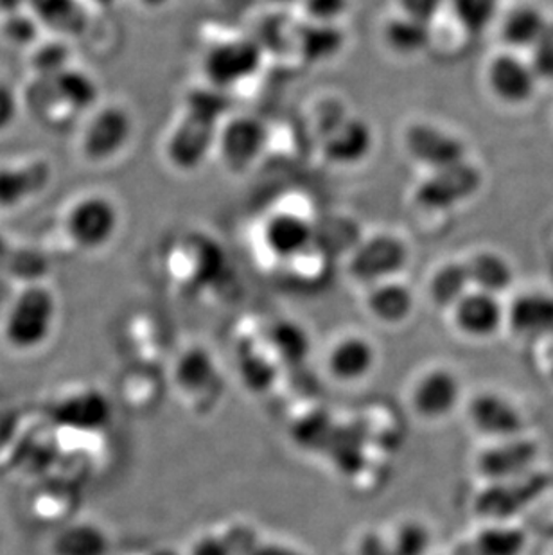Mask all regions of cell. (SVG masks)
<instances>
[{
	"label": "cell",
	"mask_w": 553,
	"mask_h": 555,
	"mask_svg": "<svg viewBox=\"0 0 553 555\" xmlns=\"http://www.w3.org/2000/svg\"><path fill=\"white\" fill-rule=\"evenodd\" d=\"M530 51H532L530 65L538 79L553 81V21L549 22L538 43Z\"/></svg>",
	"instance_id": "40"
},
{
	"label": "cell",
	"mask_w": 553,
	"mask_h": 555,
	"mask_svg": "<svg viewBox=\"0 0 553 555\" xmlns=\"http://www.w3.org/2000/svg\"><path fill=\"white\" fill-rule=\"evenodd\" d=\"M252 555H303L300 552L292 551L282 545H259Z\"/></svg>",
	"instance_id": "47"
},
{
	"label": "cell",
	"mask_w": 553,
	"mask_h": 555,
	"mask_svg": "<svg viewBox=\"0 0 553 555\" xmlns=\"http://www.w3.org/2000/svg\"><path fill=\"white\" fill-rule=\"evenodd\" d=\"M456 330L473 340H489L506 322V311L497 295L471 289L453 309Z\"/></svg>",
	"instance_id": "16"
},
{
	"label": "cell",
	"mask_w": 553,
	"mask_h": 555,
	"mask_svg": "<svg viewBox=\"0 0 553 555\" xmlns=\"http://www.w3.org/2000/svg\"><path fill=\"white\" fill-rule=\"evenodd\" d=\"M46 83H48L46 87L49 89L51 100L57 106L74 112V114L92 111L100 100L98 81L83 68L70 65L62 73L56 74L54 78L48 79Z\"/></svg>",
	"instance_id": "22"
},
{
	"label": "cell",
	"mask_w": 553,
	"mask_h": 555,
	"mask_svg": "<svg viewBox=\"0 0 553 555\" xmlns=\"http://www.w3.org/2000/svg\"><path fill=\"white\" fill-rule=\"evenodd\" d=\"M54 169L48 158L0 166V209L15 210L48 191Z\"/></svg>",
	"instance_id": "15"
},
{
	"label": "cell",
	"mask_w": 553,
	"mask_h": 555,
	"mask_svg": "<svg viewBox=\"0 0 553 555\" xmlns=\"http://www.w3.org/2000/svg\"><path fill=\"white\" fill-rule=\"evenodd\" d=\"M377 365L376 347L365 336L350 335L334 344L327 357L331 376L342 383L365 379Z\"/></svg>",
	"instance_id": "21"
},
{
	"label": "cell",
	"mask_w": 553,
	"mask_h": 555,
	"mask_svg": "<svg viewBox=\"0 0 553 555\" xmlns=\"http://www.w3.org/2000/svg\"><path fill=\"white\" fill-rule=\"evenodd\" d=\"M11 251H13V245L0 234V270L4 272L8 259H10Z\"/></svg>",
	"instance_id": "49"
},
{
	"label": "cell",
	"mask_w": 553,
	"mask_h": 555,
	"mask_svg": "<svg viewBox=\"0 0 553 555\" xmlns=\"http://www.w3.org/2000/svg\"><path fill=\"white\" fill-rule=\"evenodd\" d=\"M390 541L396 555H429L434 535L423 521L408 519L397 527Z\"/></svg>",
	"instance_id": "36"
},
{
	"label": "cell",
	"mask_w": 553,
	"mask_h": 555,
	"mask_svg": "<svg viewBox=\"0 0 553 555\" xmlns=\"http://www.w3.org/2000/svg\"><path fill=\"white\" fill-rule=\"evenodd\" d=\"M467 420L476 434L484 435L491 442L514 439L525 435L527 428L522 409L511 398L492 390L473 396L467 404Z\"/></svg>",
	"instance_id": "10"
},
{
	"label": "cell",
	"mask_w": 553,
	"mask_h": 555,
	"mask_svg": "<svg viewBox=\"0 0 553 555\" xmlns=\"http://www.w3.org/2000/svg\"><path fill=\"white\" fill-rule=\"evenodd\" d=\"M120 227V210L114 199L103 194H89L68 209L65 232L74 247L98 251L108 247Z\"/></svg>",
	"instance_id": "3"
},
{
	"label": "cell",
	"mask_w": 553,
	"mask_h": 555,
	"mask_svg": "<svg viewBox=\"0 0 553 555\" xmlns=\"http://www.w3.org/2000/svg\"><path fill=\"white\" fill-rule=\"evenodd\" d=\"M549 22L536 5H517L501 22L500 35L509 48L532 49Z\"/></svg>",
	"instance_id": "29"
},
{
	"label": "cell",
	"mask_w": 553,
	"mask_h": 555,
	"mask_svg": "<svg viewBox=\"0 0 553 555\" xmlns=\"http://www.w3.org/2000/svg\"><path fill=\"white\" fill-rule=\"evenodd\" d=\"M230 5H234V8H252V5H275V8H287V5H300L303 0H227Z\"/></svg>",
	"instance_id": "46"
},
{
	"label": "cell",
	"mask_w": 553,
	"mask_h": 555,
	"mask_svg": "<svg viewBox=\"0 0 553 555\" xmlns=\"http://www.w3.org/2000/svg\"><path fill=\"white\" fill-rule=\"evenodd\" d=\"M26 10L40 27L60 37H81L89 27L81 0H26Z\"/></svg>",
	"instance_id": "24"
},
{
	"label": "cell",
	"mask_w": 553,
	"mask_h": 555,
	"mask_svg": "<svg viewBox=\"0 0 553 555\" xmlns=\"http://www.w3.org/2000/svg\"><path fill=\"white\" fill-rule=\"evenodd\" d=\"M241 371H243L241 376L245 379L246 388H256L259 392L267 390L268 385L272 382L273 372H275L272 363L265 360V357H257V354L246 357Z\"/></svg>",
	"instance_id": "41"
},
{
	"label": "cell",
	"mask_w": 553,
	"mask_h": 555,
	"mask_svg": "<svg viewBox=\"0 0 553 555\" xmlns=\"http://www.w3.org/2000/svg\"><path fill=\"white\" fill-rule=\"evenodd\" d=\"M462 392V382L453 371L432 369L413 385L412 406L423 420L442 421L459 409Z\"/></svg>",
	"instance_id": "14"
},
{
	"label": "cell",
	"mask_w": 553,
	"mask_h": 555,
	"mask_svg": "<svg viewBox=\"0 0 553 555\" xmlns=\"http://www.w3.org/2000/svg\"><path fill=\"white\" fill-rule=\"evenodd\" d=\"M470 273L465 262H446L429 279V300L440 309H453L471 292Z\"/></svg>",
	"instance_id": "30"
},
{
	"label": "cell",
	"mask_w": 553,
	"mask_h": 555,
	"mask_svg": "<svg viewBox=\"0 0 553 555\" xmlns=\"http://www.w3.org/2000/svg\"><path fill=\"white\" fill-rule=\"evenodd\" d=\"M462 31L478 37L487 31L497 16L500 0H449Z\"/></svg>",
	"instance_id": "34"
},
{
	"label": "cell",
	"mask_w": 553,
	"mask_h": 555,
	"mask_svg": "<svg viewBox=\"0 0 553 555\" xmlns=\"http://www.w3.org/2000/svg\"><path fill=\"white\" fill-rule=\"evenodd\" d=\"M49 270V257L37 248L13 247L5 273L21 279L24 284L42 283V278Z\"/></svg>",
	"instance_id": "35"
},
{
	"label": "cell",
	"mask_w": 553,
	"mask_h": 555,
	"mask_svg": "<svg viewBox=\"0 0 553 555\" xmlns=\"http://www.w3.org/2000/svg\"><path fill=\"white\" fill-rule=\"evenodd\" d=\"M265 62V49L256 38H230L213 46L204 56L207 85L227 90L254 78Z\"/></svg>",
	"instance_id": "5"
},
{
	"label": "cell",
	"mask_w": 553,
	"mask_h": 555,
	"mask_svg": "<svg viewBox=\"0 0 553 555\" xmlns=\"http://www.w3.org/2000/svg\"><path fill=\"white\" fill-rule=\"evenodd\" d=\"M230 106L229 92L210 85L189 92L182 117L167 139L166 157L172 168L182 173H193L204 166L218 144L223 126L221 121Z\"/></svg>",
	"instance_id": "1"
},
{
	"label": "cell",
	"mask_w": 553,
	"mask_h": 555,
	"mask_svg": "<svg viewBox=\"0 0 553 555\" xmlns=\"http://www.w3.org/2000/svg\"><path fill=\"white\" fill-rule=\"evenodd\" d=\"M70 67V51L63 42H46L33 51L31 68L42 81L54 78L56 74Z\"/></svg>",
	"instance_id": "37"
},
{
	"label": "cell",
	"mask_w": 553,
	"mask_h": 555,
	"mask_svg": "<svg viewBox=\"0 0 553 555\" xmlns=\"http://www.w3.org/2000/svg\"><path fill=\"white\" fill-rule=\"evenodd\" d=\"M402 144L408 157L429 171L451 168L467 160L462 139L432 122H413L404 130Z\"/></svg>",
	"instance_id": "9"
},
{
	"label": "cell",
	"mask_w": 553,
	"mask_h": 555,
	"mask_svg": "<svg viewBox=\"0 0 553 555\" xmlns=\"http://www.w3.org/2000/svg\"><path fill=\"white\" fill-rule=\"evenodd\" d=\"M408 245L396 234H376L361 243L349 261V272L361 284L394 281L408 264Z\"/></svg>",
	"instance_id": "8"
},
{
	"label": "cell",
	"mask_w": 553,
	"mask_h": 555,
	"mask_svg": "<svg viewBox=\"0 0 553 555\" xmlns=\"http://www.w3.org/2000/svg\"><path fill=\"white\" fill-rule=\"evenodd\" d=\"M87 2H90L94 8H100V10H111L119 0H87Z\"/></svg>",
	"instance_id": "51"
},
{
	"label": "cell",
	"mask_w": 553,
	"mask_h": 555,
	"mask_svg": "<svg viewBox=\"0 0 553 555\" xmlns=\"http://www.w3.org/2000/svg\"><path fill=\"white\" fill-rule=\"evenodd\" d=\"M0 31H2L5 42L18 46V48H33L40 37L42 27L26 10L15 13V15L2 16Z\"/></svg>",
	"instance_id": "38"
},
{
	"label": "cell",
	"mask_w": 553,
	"mask_h": 555,
	"mask_svg": "<svg viewBox=\"0 0 553 555\" xmlns=\"http://www.w3.org/2000/svg\"><path fill=\"white\" fill-rule=\"evenodd\" d=\"M26 11V0H0V15H15Z\"/></svg>",
	"instance_id": "48"
},
{
	"label": "cell",
	"mask_w": 553,
	"mask_h": 555,
	"mask_svg": "<svg viewBox=\"0 0 553 555\" xmlns=\"http://www.w3.org/2000/svg\"><path fill=\"white\" fill-rule=\"evenodd\" d=\"M471 288L489 295H501L514 283V270L497 251H480L465 262Z\"/></svg>",
	"instance_id": "28"
},
{
	"label": "cell",
	"mask_w": 553,
	"mask_h": 555,
	"mask_svg": "<svg viewBox=\"0 0 553 555\" xmlns=\"http://www.w3.org/2000/svg\"><path fill=\"white\" fill-rule=\"evenodd\" d=\"M480 555H525L528 535L514 524H487L473 540Z\"/></svg>",
	"instance_id": "31"
},
{
	"label": "cell",
	"mask_w": 553,
	"mask_h": 555,
	"mask_svg": "<svg viewBox=\"0 0 553 555\" xmlns=\"http://www.w3.org/2000/svg\"><path fill=\"white\" fill-rule=\"evenodd\" d=\"M313 225L295 212H276L262 229V242L275 259L293 261L313 245Z\"/></svg>",
	"instance_id": "18"
},
{
	"label": "cell",
	"mask_w": 553,
	"mask_h": 555,
	"mask_svg": "<svg viewBox=\"0 0 553 555\" xmlns=\"http://www.w3.org/2000/svg\"><path fill=\"white\" fill-rule=\"evenodd\" d=\"M487 85L506 105H522L536 92L538 76L530 63L514 54H498L487 67Z\"/></svg>",
	"instance_id": "17"
},
{
	"label": "cell",
	"mask_w": 553,
	"mask_h": 555,
	"mask_svg": "<svg viewBox=\"0 0 553 555\" xmlns=\"http://www.w3.org/2000/svg\"><path fill=\"white\" fill-rule=\"evenodd\" d=\"M549 483V477L536 469L505 482L487 483L476 494V514L487 524H512V519L536 503Z\"/></svg>",
	"instance_id": "4"
},
{
	"label": "cell",
	"mask_w": 553,
	"mask_h": 555,
	"mask_svg": "<svg viewBox=\"0 0 553 555\" xmlns=\"http://www.w3.org/2000/svg\"><path fill=\"white\" fill-rule=\"evenodd\" d=\"M215 376V360L209 352L200 347H193L188 352H183L178 360L177 369H175L178 385L191 393L205 390L213 383Z\"/></svg>",
	"instance_id": "33"
},
{
	"label": "cell",
	"mask_w": 553,
	"mask_h": 555,
	"mask_svg": "<svg viewBox=\"0 0 553 555\" xmlns=\"http://www.w3.org/2000/svg\"><path fill=\"white\" fill-rule=\"evenodd\" d=\"M268 144V128L257 117L240 116L221 126L218 150L232 173H245L259 160Z\"/></svg>",
	"instance_id": "12"
},
{
	"label": "cell",
	"mask_w": 553,
	"mask_h": 555,
	"mask_svg": "<svg viewBox=\"0 0 553 555\" xmlns=\"http://www.w3.org/2000/svg\"><path fill=\"white\" fill-rule=\"evenodd\" d=\"M374 142L376 137L372 126L349 112L344 119H339L320 135V150L325 160L333 166L352 168L365 163L374 150Z\"/></svg>",
	"instance_id": "13"
},
{
	"label": "cell",
	"mask_w": 553,
	"mask_h": 555,
	"mask_svg": "<svg viewBox=\"0 0 553 555\" xmlns=\"http://www.w3.org/2000/svg\"><path fill=\"white\" fill-rule=\"evenodd\" d=\"M189 555H235L230 548L229 543L223 540V535L209 534L200 538L194 543Z\"/></svg>",
	"instance_id": "45"
},
{
	"label": "cell",
	"mask_w": 553,
	"mask_h": 555,
	"mask_svg": "<svg viewBox=\"0 0 553 555\" xmlns=\"http://www.w3.org/2000/svg\"><path fill=\"white\" fill-rule=\"evenodd\" d=\"M136 126L130 112L119 105L103 106L90 116L81 133V153L92 164H105L119 157L130 144Z\"/></svg>",
	"instance_id": "7"
},
{
	"label": "cell",
	"mask_w": 553,
	"mask_h": 555,
	"mask_svg": "<svg viewBox=\"0 0 553 555\" xmlns=\"http://www.w3.org/2000/svg\"><path fill=\"white\" fill-rule=\"evenodd\" d=\"M108 551V534L92 521L63 525L48 543L49 555H106Z\"/></svg>",
	"instance_id": "25"
},
{
	"label": "cell",
	"mask_w": 553,
	"mask_h": 555,
	"mask_svg": "<svg viewBox=\"0 0 553 555\" xmlns=\"http://www.w3.org/2000/svg\"><path fill=\"white\" fill-rule=\"evenodd\" d=\"M21 117V98L8 81L0 79V135L11 130Z\"/></svg>",
	"instance_id": "42"
},
{
	"label": "cell",
	"mask_w": 553,
	"mask_h": 555,
	"mask_svg": "<svg viewBox=\"0 0 553 555\" xmlns=\"http://www.w3.org/2000/svg\"><path fill=\"white\" fill-rule=\"evenodd\" d=\"M356 555H396L390 538L380 532H365L356 546Z\"/></svg>",
	"instance_id": "44"
},
{
	"label": "cell",
	"mask_w": 553,
	"mask_h": 555,
	"mask_svg": "<svg viewBox=\"0 0 553 555\" xmlns=\"http://www.w3.org/2000/svg\"><path fill=\"white\" fill-rule=\"evenodd\" d=\"M350 0H303L304 15L317 24H338L349 11Z\"/></svg>",
	"instance_id": "39"
},
{
	"label": "cell",
	"mask_w": 553,
	"mask_h": 555,
	"mask_svg": "<svg viewBox=\"0 0 553 555\" xmlns=\"http://www.w3.org/2000/svg\"><path fill=\"white\" fill-rule=\"evenodd\" d=\"M54 420L79 431H94L111 420V404L98 390H74L57 399Z\"/></svg>",
	"instance_id": "20"
},
{
	"label": "cell",
	"mask_w": 553,
	"mask_h": 555,
	"mask_svg": "<svg viewBox=\"0 0 553 555\" xmlns=\"http://www.w3.org/2000/svg\"><path fill=\"white\" fill-rule=\"evenodd\" d=\"M383 42L399 56H417L434 42V27L407 15L391 16L382 31Z\"/></svg>",
	"instance_id": "27"
},
{
	"label": "cell",
	"mask_w": 553,
	"mask_h": 555,
	"mask_svg": "<svg viewBox=\"0 0 553 555\" xmlns=\"http://www.w3.org/2000/svg\"><path fill=\"white\" fill-rule=\"evenodd\" d=\"M415 308V295L407 284L387 281L371 286L366 295V309L372 317L385 325H399L412 317Z\"/></svg>",
	"instance_id": "26"
},
{
	"label": "cell",
	"mask_w": 553,
	"mask_h": 555,
	"mask_svg": "<svg viewBox=\"0 0 553 555\" xmlns=\"http://www.w3.org/2000/svg\"><path fill=\"white\" fill-rule=\"evenodd\" d=\"M506 324L525 340H541L553 335V297L530 292L514 299L506 309Z\"/></svg>",
	"instance_id": "19"
},
{
	"label": "cell",
	"mask_w": 553,
	"mask_h": 555,
	"mask_svg": "<svg viewBox=\"0 0 553 555\" xmlns=\"http://www.w3.org/2000/svg\"><path fill=\"white\" fill-rule=\"evenodd\" d=\"M345 48V33L338 24L306 22L295 26L293 49L309 65H322L336 59Z\"/></svg>",
	"instance_id": "23"
},
{
	"label": "cell",
	"mask_w": 553,
	"mask_h": 555,
	"mask_svg": "<svg viewBox=\"0 0 553 555\" xmlns=\"http://www.w3.org/2000/svg\"><path fill=\"white\" fill-rule=\"evenodd\" d=\"M270 346L273 347L276 360L287 365L306 362L311 351L308 331L293 320H279L272 325Z\"/></svg>",
	"instance_id": "32"
},
{
	"label": "cell",
	"mask_w": 553,
	"mask_h": 555,
	"mask_svg": "<svg viewBox=\"0 0 553 555\" xmlns=\"http://www.w3.org/2000/svg\"><path fill=\"white\" fill-rule=\"evenodd\" d=\"M60 302L43 283L24 284L2 314L0 336L18 354L38 351L53 338Z\"/></svg>",
	"instance_id": "2"
},
{
	"label": "cell",
	"mask_w": 553,
	"mask_h": 555,
	"mask_svg": "<svg viewBox=\"0 0 553 555\" xmlns=\"http://www.w3.org/2000/svg\"><path fill=\"white\" fill-rule=\"evenodd\" d=\"M484 184V175L470 160L451 168L429 171L428 177L415 188L413 202L429 212H443L470 202Z\"/></svg>",
	"instance_id": "6"
},
{
	"label": "cell",
	"mask_w": 553,
	"mask_h": 555,
	"mask_svg": "<svg viewBox=\"0 0 553 555\" xmlns=\"http://www.w3.org/2000/svg\"><path fill=\"white\" fill-rule=\"evenodd\" d=\"M538 459V442L527 435H519L487 446L476 459V469L481 478H486L487 483L505 482L533 472Z\"/></svg>",
	"instance_id": "11"
},
{
	"label": "cell",
	"mask_w": 553,
	"mask_h": 555,
	"mask_svg": "<svg viewBox=\"0 0 553 555\" xmlns=\"http://www.w3.org/2000/svg\"><path fill=\"white\" fill-rule=\"evenodd\" d=\"M137 2H139L144 10L158 11L171 4L172 0H137Z\"/></svg>",
	"instance_id": "50"
},
{
	"label": "cell",
	"mask_w": 553,
	"mask_h": 555,
	"mask_svg": "<svg viewBox=\"0 0 553 555\" xmlns=\"http://www.w3.org/2000/svg\"><path fill=\"white\" fill-rule=\"evenodd\" d=\"M446 4L448 0H397L401 15L426 22V24H432Z\"/></svg>",
	"instance_id": "43"
}]
</instances>
